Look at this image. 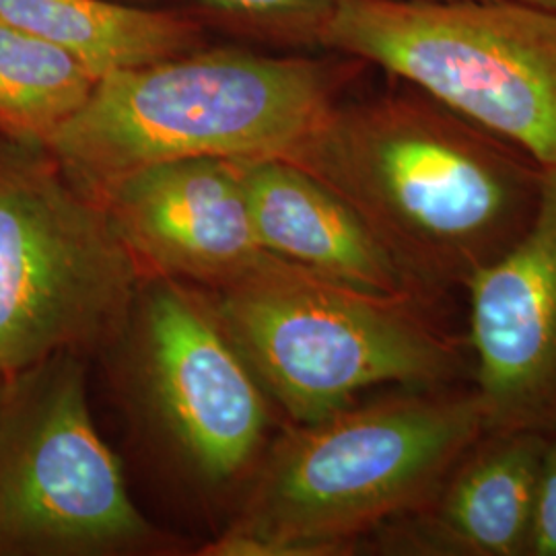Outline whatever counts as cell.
<instances>
[{
    "instance_id": "cell-4",
    "label": "cell",
    "mask_w": 556,
    "mask_h": 556,
    "mask_svg": "<svg viewBox=\"0 0 556 556\" xmlns=\"http://www.w3.org/2000/svg\"><path fill=\"white\" fill-rule=\"evenodd\" d=\"M213 314L295 425L379 386L439 390L472 379L466 330L450 326L445 303L365 293L278 256L219 287Z\"/></svg>"
},
{
    "instance_id": "cell-13",
    "label": "cell",
    "mask_w": 556,
    "mask_h": 556,
    "mask_svg": "<svg viewBox=\"0 0 556 556\" xmlns=\"http://www.w3.org/2000/svg\"><path fill=\"white\" fill-rule=\"evenodd\" d=\"M0 20L52 41L98 79L178 59L197 40V27L178 15L108 0H0Z\"/></svg>"
},
{
    "instance_id": "cell-9",
    "label": "cell",
    "mask_w": 556,
    "mask_h": 556,
    "mask_svg": "<svg viewBox=\"0 0 556 556\" xmlns=\"http://www.w3.org/2000/svg\"><path fill=\"white\" fill-rule=\"evenodd\" d=\"M144 365L163 420L204 477H233L256 454L266 404L213 309L174 282L144 305Z\"/></svg>"
},
{
    "instance_id": "cell-3",
    "label": "cell",
    "mask_w": 556,
    "mask_h": 556,
    "mask_svg": "<svg viewBox=\"0 0 556 556\" xmlns=\"http://www.w3.org/2000/svg\"><path fill=\"white\" fill-rule=\"evenodd\" d=\"M340 75L301 56L208 52L101 77L41 147L79 190L165 161L291 160L338 101Z\"/></svg>"
},
{
    "instance_id": "cell-5",
    "label": "cell",
    "mask_w": 556,
    "mask_h": 556,
    "mask_svg": "<svg viewBox=\"0 0 556 556\" xmlns=\"http://www.w3.org/2000/svg\"><path fill=\"white\" fill-rule=\"evenodd\" d=\"M319 43L556 167V13L519 0H337Z\"/></svg>"
},
{
    "instance_id": "cell-10",
    "label": "cell",
    "mask_w": 556,
    "mask_h": 556,
    "mask_svg": "<svg viewBox=\"0 0 556 556\" xmlns=\"http://www.w3.org/2000/svg\"><path fill=\"white\" fill-rule=\"evenodd\" d=\"M139 260L163 275L215 289L262 268L238 161H165L112 181L96 194Z\"/></svg>"
},
{
    "instance_id": "cell-15",
    "label": "cell",
    "mask_w": 556,
    "mask_h": 556,
    "mask_svg": "<svg viewBox=\"0 0 556 556\" xmlns=\"http://www.w3.org/2000/svg\"><path fill=\"white\" fill-rule=\"evenodd\" d=\"M220 13L260 20L303 40L318 41L337 0H202Z\"/></svg>"
},
{
    "instance_id": "cell-1",
    "label": "cell",
    "mask_w": 556,
    "mask_h": 556,
    "mask_svg": "<svg viewBox=\"0 0 556 556\" xmlns=\"http://www.w3.org/2000/svg\"><path fill=\"white\" fill-rule=\"evenodd\" d=\"M404 85L397 98L338 101L289 161L349 202L418 287L447 301L530 229L546 167Z\"/></svg>"
},
{
    "instance_id": "cell-8",
    "label": "cell",
    "mask_w": 556,
    "mask_h": 556,
    "mask_svg": "<svg viewBox=\"0 0 556 556\" xmlns=\"http://www.w3.org/2000/svg\"><path fill=\"white\" fill-rule=\"evenodd\" d=\"M486 431L556 433V167L523 238L464 291Z\"/></svg>"
},
{
    "instance_id": "cell-14",
    "label": "cell",
    "mask_w": 556,
    "mask_h": 556,
    "mask_svg": "<svg viewBox=\"0 0 556 556\" xmlns=\"http://www.w3.org/2000/svg\"><path fill=\"white\" fill-rule=\"evenodd\" d=\"M98 77L73 54L0 20V132L43 147L93 93Z\"/></svg>"
},
{
    "instance_id": "cell-6",
    "label": "cell",
    "mask_w": 556,
    "mask_h": 556,
    "mask_svg": "<svg viewBox=\"0 0 556 556\" xmlns=\"http://www.w3.org/2000/svg\"><path fill=\"white\" fill-rule=\"evenodd\" d=\"M139 260L96 197L46 155H0V374L118 334Z\"/></svg>"
},
{
    "instance_id": "cell-19",
    "label": "cell",
    "mask_w": 556,
    "mask_h": 556,
    "mask_svg": "<svg viewBox=\"0 0 556 556\" xmlns=\"http://www.w3.org/2000/svg\"><path fill=\"white\" fill-rule=\"evenodd\" d=\"M418 2H443V0H418Z\"/></svg>"
},
{
    "instance_id": "cell-16",
    "label": "cell",
    "mask_w": 556,
    "mask_h": 556,
    "mask_svg": "<svg viewBox=\"0 0 556 556\" xmlns=\"http://www.w3.org/2000/svg\"><path fill=\"white\" fill-rule=\"evenodd\" d=\"M528 556H556V433L546 439L542 456Z\"/></svg>"
},
{
    "instance_id": "cell-18",
    "label": "cell",
    "mask_w": 556,
    "mask_h": 556,
    "mask_svg": "<svg viewBox=\"0 0 556 556\" xmlns=\"http://www.w3.org/2000/svg\"><path fill=\"white\" fill-rule=\"evenodd\" d=\"M4 381H7V378L0 374V396H2V388H4Z\"/></svg>"
},
{
    "instance_id": "cell-17",
    "label": "cell",
    "mask_w": 556,
    "mask_h": 556,
    "mask_svg": "<svg viewBox=\"0 0 556 556\" xmlns=\"http://www.w3.org/2000/svg\"><path fill=\"white\" fill-rule=\"evenodd\" d=\"M519 2H526V4H532L538 9H546V11L556 13V0H519Z\"/></svg>"
},
{
    "instance_id": "cell-12",
    "label": "cell",
    "mask_w": 556,
    "mask_h": 556,
    "mask_svg": "<svg viewBox=\"0 0 556 556\" xmlns=\"http://www.w3.org/2000/svg\"><path fill=\"white\" fill-rule=\"evenodd\" d=\"M238 167L268 254L365 293L445 303L418 287L349 202L293 161L239 160Z\"/></svg>"
},
{
    "instance_id": "cell-7",
    "label": "cell",
    "mask_w": 556,
    "mask_h": 556,
    "mask_svg": "<svg viewBox=\"0 0 556 556\" xmlns=\"http://www.w3.org/2000/svg\"><path fill=\"white\" fill-rule=\"evenodd\" d=\"M151 536L100 438L75 353L7 378L0 396V555H96Z\"/></svg>"
},
{
    "instance_id": "cell-2",
    "label": "cell",
    "mask_w": 556,
    "mask_h": 556,
    "mask_svg": "<svg viewBox=\"0 0 556 556\" xmlns=\"http://www.w3.org/2000/svg\"><path fill=\"white\" fill-rule=\"evenodd\" d=\"M486 433L472 383L351 404L278 439L238 521L208 556L357 553L413 511Z\"/></svg>"
},
{
    "instance_id": "cell-11",
    "label": "cell",
    "mask_w": 556,
    "mask_h": 556,
    "mask_svg": "<svg viewBox=\"0 0 556 556\" xmlns=\"http://www.w3.org/2000/svg\"><path fill=\"white\" fill-rule=\"evenodd\" d=\"M548 435L486 431L431 497L361 542L404 556H528Z\"/></svg>"
}]
</instances>
